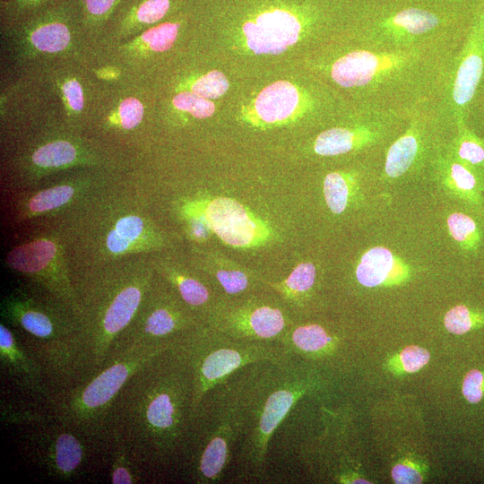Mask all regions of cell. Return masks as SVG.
Instances as JSON below:
<instances>
[{"label": "cell", "mask_w": 484, "mask_h": 484, "mask_svg": "<svg viewBox=\"0 0 484 484\" xmlns=\"http://www.w3.org/2000/svg\"><path fill=\"white\" fill-rule=\"evenodd\" d=\"M188 368L172 349L139 369L113 407L109 437L120 438L133 457L169 465L182 458L193 419Z\"/></svg>", "instance_id": "obj_1"}, {"label": "cell", "mask_w": 484, "mask_h": 484, "mask_svg": "<svg viewBox=\"0 0 484 484\" xmlns=\"http://www.w3.org/2000/svg\"><path fill=\"white\" fill-rule=\"evenodd\" d=\"M459 46L383 48L352 39L333 59L332 81L353 95L355 104L411 113L440 99Z\"/></svg>", "instance_id": "obj_2"}, {"label": "cell", "mask_w": 484, "mask_h": 484, "mask_svg": "<svg viewBox=\"0 0 484 484\" xmlns=\"http://www.w3.org/2000/svg\"><path fill=\"white\" fill-rule=\"evenodd\" d=\"M1 315L26 333L22 344L43 368L52 394L90 375L81 322L66 303L50 292L18 289L2 301Z\"/></svg>", "instance_id": "obj_3"}, {"label": "cell", "mask_w": 484, "mask_h": 484, "mask_svg": "<svg viewBox=\"0 0 484 484\" xmlns=\"http://www.w3.org/2000/svg\"><path fill=\"white\" fill-rule=\"evenodd\" d=\"M245 426L236 450L241 472L259 478L265 471L270 441L313 385L298 358L249 365L237 372Z\"/></svg>", "instance_id": "obj_4"}, {"label": "cell", "mask_w": 484, "mask_h": 484, "mask_svg": "<svg viewBox=\"0 0 484 484\" xmlns=\"http://www.w3.org/2000/svg\"><path fill=\"white\" fill-rule=\"evenodd\" d=\"M175 344L113 349L99 370L52 394L48 402L51 414L88 439L109 436L113 407L122 388L144 365Z\"/></svg>", "instance_id": "obj_5"}, {"label": "cell", "mask_w": 484, "mask_h": 484, "mask_svg": "<svg viewBox=\"0 0 484 484\" xmlns=\"http://www.w3.org/2000/svg\"><path fill=\"white\" fill-rule=\"evenodd\" d=\"M471 15L412 0L359 1L350 21L353 40L383 48L460 46Z\"/></svg>", "instance_id": "obj_6"}, {"label": "cell", "mask_w": 484, "mask_h": 484, "mask_svg": "<svg viewBox=\"0 0 484 484\" xmlns=\"http://www.w3.org/2000/svg\"><path fill=\"white\" fill-rule=\"evenodd\" d=\"M245 418L235 373L211 390L197 407L182 455L190 480L221 481L244 432Z\"/></svg>", "instance_id": "obj_7"}, {"label": "cell", "mask_w": 484, "mask_h": 484, "mask_svg": "<svg viewBox=\"0 0 484 484\" xmlns=\"http://www.w3.org/2000/svg\"><path fill=\"white\" fill-rule=\"evenodd\" d=\"M152 285L148 275H123L73 286L90 374L105 364Z\"/></svg>", "instance_id": "obj_8"}, {"label": "cell", "mask_w": 484, "mask_h": 484, "mask_svg": "<svg viewBox=\"0 0 484 484\" xmlns=\"http://www.w3.org/2000/svg\"><path fill=\"white\" fill-rule=\"evenodd\" d=\"M174 348L191 376L193 414L211 390L240 369L288 356L278 343L238 340L205 323L178 341Z\"/></svg>", "instance_id": "obj_9"}, {"label": "cell", "mask_w": 484, "mask_h": 484, "mask_svg": "<svg viewBox=\"0 0 484 484\" xmlns=\"http://www.w3.org/2000/svg\"><path fill=\"white\" fill-rule=\"evenodd\" d=\"M203 324L170 286L165 289L152 285L136 316L113 349L127 345L175 344Z\"/></svg>", "instance_id": "obj_10"}, {"label": "cell", "mask_w": 484, "mask_h": 484, "mask_svg": "<svg viewBox=\"0 0 484 484\" xmlns=\"http://www.w3.org/2000/svg\"><path fill=\"white\" fill-rule=\"evenodd\" d=\"M244 295L219 298L204 323L238 340L279 344L292 317L273 300Z\"/></svg>", "instance_id": "obj_11"}, {"label": "cell", "mask_w": 484, "mask_h": 484, "mask_svg": "<svg viewBox=\"0 0 484 484\" xmlns=\"http://www.w3.org/2000/svg\"><path fill=\"white\" fill-rule=\"evenodd\" d=\"M484 76V0L472 11L465 34L451 65L438 104L452 127L459 118L468 120Z\"/></svg>", "instance_id": "obj_12"}, {"label": "cell", "mask_w": 484, "mask_h": 484, "mask_svg": "<svg viewBox=\"0 0 484 484\" xmlns=\"http://www.w3.org/2000/svg\"><path fill=\"white\" fill-rule=\"evenodd\" d=\"M85 438L52 415L43 422L30 426L21 442L28 457L50 477L69 480L85 462Z\"/></svg>", "instance_id": "obj_13"}, {"label": "cell", "mask_w": 484, "mask_h": 484, "mask_svg": "<svg viewBox=\"0 0 484 484\" xmlns=\"http://www.w3.org/2000/svg\"><path fill=\"white\" fill-rule=\"evenodd\" d=\"M450 125L437 101L425 102L408 117L402 134L389 145L384 165L385 174L392 178L408 172L425 158L443 129Z\"/></svg>", "instance_id": "obj_14"}, {"label": "cell", "mask_w": 484, "mask_h": 484, "mask_svg": "<svg viewBox=\"0 0 484 484\" xmlns=\"http://www.w3.org/2000/svg\"><path fill=\"white\" fill-rule=\"evenodd\" d=\"M191 212L201 215L212 233L235 248H251L270 240L272 230L248 208L229 197H213L191 206Z\"/></svg>", "instance_id": "obj_15"}, {"label": "cell", "mask_w": 484, "mask_h": 484, "mask_svg": "<svg viewBox=\"0 0 484 484\" xmlns=\"http://www.w3.org/2000/svg\"><path fill=\"white\" fill-rule=\"evenodd\" d=\"M56 254V244L42 238L15 247L7 255L6 261L13 270L37 278L48 292L70 306L78 315L73 284L51 272L49 264Z\"/></svg>", "instance_id": "obj_16"}, {"label": "cell", "mask_w": 484, "mask_h": 484, "mask_svg": "<svg viewBox=\"0 0 484 484\" xmlns=\"http://www.w3.org/2000/svg\"><path fill=\"white\" fill-rule=\"evenodd\" d=\"M0 363L2 370L16 386L39 400L49 401L52 393L43 368L3 323L0 324Z\"/></svg>", "instance_id": "obj_17"}, {"label": "cell", "mask_w": 484, "mask_h": 484, "mask_svg": "<svg viewBox=\"0 0 484 484\" xmlns=\"http://www.w3.org/2000/svg\"><path fill=\"white\" fill-rule=\"evenodd\" d=\"M301 29L298 17L284 9L263 12L243 25L246 44L257 55L283 52L298 41Z\"/></svg>", "instance_id": "obj_18"}, {"label": "cell", "mask_w": 484, "mask_h": 484, "mask_svg": "<svg viewBox=\"0 0 484 484\" xmlns=\"http://www.w3.org/2000/svg\"><path fill=\"white\" fill-rule=\"evenodd\" d=\"M161 271L169 285L204 321L219 299L214 297L208 285L180 268L166 266Z\"/></svg>", "instance_id": "obj_19"}, {"label": "cell", "mask_w": 484, "mask_h": 484, "mask_svg": "<svg viewBox=\"0 0 484 484\" xmlns=\"http://www.w3.org/2000/svg\"><path fill=\"white\" fill-rule=\"evenodd\" d=\"M298 100L297 88L289 82L280 81L258 94L255 108L262 120L275 123L288 118L297 108Z\"/></svg>", "instance_id": "obj_20"}, {"label": "cell", "mask_w": 484, "mask_h": 484, "mask_svg": "<svg viewBox=\"0 0 484 484\" xmlns=\"http://www.w3.org/2000/svg\"><path fill=\"white\" fill-rule=\"evenodd\" d=\"M205 271L212 276L223 290L226 297L246 294L255 286V273L220 254L209 253Z\"/></svg>", "instance_id": "obj_21"}, {"label": "cell", "mask_w": 484, "mask_h": 484, "mask_svg": "<svg viewBox=\"0 0 484 484\" xmlns=\"http://www.w3.org/2000/svg\"><path fill=\"white\" fill-rule=\"evenodd\" d=\"M455 135L448 148L454 159L475 168H484V139L477 136L468 126L467 119L459 118L452 125Z\"/></svg>", "instance_id": "obj_22"}, {"label": "cell", "mask_w": 484, "mask_h": 484, "mask_svg": "<svg viewBox=\"0 0 484 484\" xmlns=\"http://www.w3.org/2000/svg\"><path fill=\"white\" fill-rule=\"evenodd\" d=\"M394 263L391 251L376 246L366 252L356 268L358 281L365 287H375L385 281Z\"/></svg>", "instance_id": "obj_23"}, {"label": "cell", "mask_w": 484, "mask_h": 484, "mask_svg": "<svg viewBox=\"0 0 484 484\" xmlns=\"http://www.w3.org/2000/svg\"><path fill=\"white\" fill-rule=\"evenodd\" d=\"M316 270L310 262L298 264L289 276L278 282H266L282 299L290 304L311 290L315 284Z\"/></svg>", "instance_id": "obj_24"}, {"label": "cell", "mask_w": 484, "mask_h": 484, "mask_svg": "<svg viewBox=\"0 0 484 484\" xmlns=\"http://www.w3.org/2000/svg\"><path fill=\"white\" fill-rule=\"evenodd\" d=\"M145 224L136 215L120 218L108 234L106 244L113 254H123L132 249L145 232Z\"/></svg>", "instance_id": "obj_25"}, {"label": "cell", "mask_w": 484, "mask_h": 484, "mask_svg": "<svg viewBox=\"0 0 484 484\" xmlns=\"http://www.w3.org/2000/svg\"><path fill=\"white\" fill-rule=\"evenodd\" d=\"M437 161L445 169V174L456 189L472 193L481 187L484 179L482 169L463 163L448 152L445 156H440Z\"/></svg>", "instance_id": "obj_26"}, {"label": "cell", "mask_w": 484, "mask_h": 484, "mask_svg": "<svg viewBox=\"0 0 484 484\" xmlns=\"http://www.w3.org/2000/svg\"><path fill=\"white\" fill-rule=\"evenodd\" d=\"M31 42L39 50L58 52L70 42L67 26L59 21H52L39 26L30 35Z\"/></svg>", "instance_id": "obj_27"}, {"label": "cell", "mask_w": 484, "mask_h": 484, "mask_svg": "<svg viewBox=\"0 0 484 484\" xmlns=\"http://www.w3.org/2000/svg\"><path fill=\"white\" fill-rule=\"evenodd\" d=\"M114 445L113 462L110 479L113 484H134L138 482V474L133 463V455L126 445L118 437H111Z\"/></svg>", "instance_id": "obj_28"}, {"label": "cell", "mask_w": 484, "mask_h": 484, "mask_svg": "<svg viewBox=\"0 0 484 484\" xmlns=\"http://www.w3.org/2000/svg\"><path fill=\"white\" fill-rule=\"evenodd\" d=\"M76 149L66 141H56L39 148L32 155L33 162L42 168H58L72 163Z\"/></svg>", "instance_id": "obj_29"}, {"label": "cell", "mask_w": 484, "mask_h": 484, "mask_svg": "<svg viewBox=\"0 0 484 484\" xmlns=\"http://www.w3.org/2000/svg\"><path fill=\"white\" fill-rule=\"evenodd\" d=\"M74 193V188L68 185L53 186L33 195L28 208L33 213L49 212L66 204Z\"/></svg>", "instance_id": "obj_30"}, {"label": "cell", "mask_w": 484, "mask_h": 484, "mask_svg": "<svg viewBox=\"0 0 484 484\" xmlns=\"http://www.w3.org/2000/svg\"><path fill=\"white\" fill-rule=\"evenodd\" d=\"M324 195L332 212L341 213L348 203L349 184L346 176L341 172H330L324 180Z\"/></svg>", "instance_id": "obj_31"}, {"label": "cell", "mask_w": 484, "mask_h": 484, "mask_svg": "<svg viewBox=\"0 0 484 484\" xmlns=\"http://www.w3.org/2000/svg\"><path fill=\"white\" fill-rule=\"evenodd\" d=\"M178 27V23L165 22L147 30L142 39L152 50L165 51L177 39Z\"/></svg>", "instance_id": "obj_32"}, {"label": "cell", "mask_w": 484, "mask_h": 484, "mask_svg": "<svg viewBox=\"0 0 484 484\" xmlns=\"http://www.w3.org/2000/svg\"><path fill=\"white\" fill-rule=\"evenodd\" d=\"M173 104L177 108L189 112L197 118L209 117L215 109L212 101L193 91H183L177 94L173 99Z\"/></svg>", "instance_id": "obj_33"}, {"label": "cell", "mask_w": 484, "mask_h": 484, "mask_svg": "<svg viewBox=\"0 0 484 484\" xmlns=\"http://www.w3.org/2000/svg\"><path fill=\"white\" fill-rule=\"evenodd\" d=\"M229 88L226 76L219 71H212L197 79L192 85V91L205 99H217Z\"/></svg>", "instance_id": "obj_34"}, {"label": "cell", "mask_w": 484, "mask_h": 484, "mask_svg": "<svg viewBox=\"0 0 484 484\" xmlns=\"http://www.w3.org/2000/svg\"><path fill=\"white\" fill-rule=\"evenodd\" d=\"M170 7L171 0H137L131 11L138 22L151 24L162 19Z\"/></svg>", "instance_id": "obj_35"}, {"label": "cell", "mask_w": 484, "mask_h": 484, "mask_svg": "<svg viewBox=\"0 0 484 484\" xmlns=\"http://www.w3.org/2000/svg\"><path fill=\"white\" fill-rule=\"evenodd\" d=\"M447 226L451 236L458 242H471L476 238V223L463 213L451 214L447 219Z\"/></svg>", "instance_id": "obj_36"}, {"label": "cell", "mask_w": 484, "mask_h": 484, "mask_svg": "<svg viewBox=\"0 0 484 484\" xmlns=\"http://www.w3.org/2000/svg\"><path fill=\"white\" fill-rule=\"evenodd\" d=\"M50 415L39 413L36 410L19 408L15 409L11 404L1 406V420L12 424H28L29 426L43 422L49 418Z\"/></svg>", "instance_id": "obj_37"}, {"label": "cell", "mask_w": 484, "mask_h": 484, "mask_svg": "<svg viewBox=\"0 0 484 484\" xmlns=\"http://www.w3.org/2000/svg\"><path fill=\"white\" fill-rule=\"evenodd\" d=\"M445 328L452 333L463 334L472 326V319L465 306H456L451 308L444 319Z\"/></svg>", "instance_id": "obj_38"}, {"label": "cell", "mask_w": 484, "mask_h": 484, "mask_svg": "<svg viewBox=\"0 0 484 484\" xmlns=\"http://www.w3.org/2000/svg\"><path fill=\"white\" fill-rule=\"evenodd\" d=\"M440 11L471 15L480 0H412Z\"/></svg>", "instance_id": "obj_39"}, {"label": "cell", "mask_w": 484, "mask_h": 484, "mask_svg": "<svg viewBox=\"0 0 484 484\" xmlns=\"http://www.w3.org/2000/svg\"><path fill=\"white\" fill-rule=\"evenodd\" d=\"M119 116L122 126L125 129H132L142 121L143 107L134 98L125 99L119 106Z\"/></svg>", "instance_id": "obj_40"}, {"label": "cell", "mask_w": 484, "mask_h": 484, "mask_svg": "<svg viewBox=\"0 0 484 484\" xmlns=\"http://www.w3.org/2000/svg\"><path fill=\"white\" fill-rule=\"evenodd\" d=\"M400 358L405 371L414 373L429 361L430 354L421 347L411 345L402 350Z\"/></svg>", "instance_id": "obj_41"}, {"label": "cell", "mask_w": 484, "mask_h": 484, "mask_svg": "<svg viewBox=\"0 0 484 484\" xmlns=\"http://www.w3.org/2000/svg\"><path fill=\"white\" fill-rule=\"evenodd\" d=\"M483 374L477 370H471L464 377L462 383V393L471 403L479 402L483 394Z\"/></svg>", "instance_id": "obj_42"}, {"label": "cell", "mask_w": 484, "mask_h": 484, "mask_svg": "<svg viewBox=\"0 0 484 484\" xmlns=\"http://www.w3.org/2000/svg\"><path fill=\"white\" fill-rule=\"evenodd\" d=\"M187 228L190 237L195 241H205L212 234L205 220L194 212H190Z\"/></svg>", "instance_id": "obj_43"}, {"label": "cell", "mask_w": 484, "mask_h": 484, "mask_svg": "<svg viewBox=\"0 0 484 484\" xmlns=\"http://www.w3.org/2000/svg\"><path fill=\"white\" fill-rule=\"evenodd\" d=\"M392 477L397 484H418L422 481V477L414 468L404 464L394 466Z\"/></svg>", "instance_id": "obj_44"}, {"label": "cell", "mask_w": 484, "mask_h": 484, "mask_svg": "<svg viewBox=\"0 0 484 484\" xmlns=\"http://www.w3.org/2000/svg\"><path fill=\"white\" fill-rule=\"evenodd\" d=\"M63 91L73 110L80 111L83 107V95L81 85L75 80L65 82Z\"/></svg>", "instance_id": "obj_45"}, {"label": "cell", "mask_w": 484, "mask_h": 484, "mask_svg": "<svg viewBox=\"0 0 484 484\" xmlns=\"http://www.w3.org/2000/svg\"><path fill=\"white\" fill-rule=\"evenodd\" d=\"M471 113H476L482 120H484V76L476 93L471 114Z\"/></svg>", "instance_id": "obj_46"}, {"label": "cell", "mask_w": 484, "mask_h": 484, "mask_svg": "<svg viewBox=\"0 0 484 484\" xmlns=\"http://www.w3.org/2000/svg\"><path fill=\"white\" fill-rule=\"evenodd\" d=\"M45 1L48 0H14L16 6L22 9L40 5Z\"/></svg>", "instance_id": "obj_47"}, {"label": "cell", "mask_w": 484, "mask_h": 484, "mask_svg": "<svg viewBox=\"0 0 484 484\" xmlns=\"http://www.w3.org/2000/svg\"><path fill=\"white\" fill-rule=\"evenodd\" d=\"M358 1H367V0H358Z\"/></svg>", "instance_id": "obj_48"}]
</instances>
